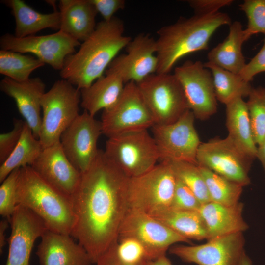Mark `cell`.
I'll use <instances>...</instances> for the list:
<instances>
[{"label": "cell", "mask_w": 265, "mask_h": 265, "mask_svg": "<svg viewBox=\"0 0 265 265\" xmlns=\"http://www.w3.org/2000/svg\"><path fill=\"white\" fill-rule=\"evenodd\" d=\"M30 166L48 184L69 197L81 177L82 173L69 160L60 142L43 149Z\"/></svg>", "instance_id": "19"}, {"label": "cell", "mask_w": 265, "mask_h": 265, "mask_svg": "<svg viewBox=\"0 0 265 265\" xmlns=\"http://www.w3.org/2000/svg\"><path fill=\"white\" fill-rule=\"evenodd\" d=\"M175 176L195 195L201 204L211 202L204 179L197 165L185 161H167Z\"/></svg>", "instance_id": "33"}, {"label": "cell", "mask_w": 265, "mask_h": 265, "mask_svg": "<svg viewBox=\"0 0 265 265\" xmlns=\"http://www.w3.org/2000/svg\"><path fill=\"white\" fill-rule=\"evenodd\" d=\"M104 153L107 159L128 178L148 172L160 159L156 142L147 130L108 138Z\"/></svg>", "instance_id": "7"}, {"label": "cell", "mask_w": 265, "mask_h": 265, "mask_svg": "<svg viewBox=\"0 0 265 265\" xmlns=\"http://www.w3.org/2000/svg\"><path fill=\"white\" fill-rule=\"evenodd\" d=\"M36 254L41 265H91L86 250L69 235L47 230L41 237Z\"/></svg>", "instance_id": "21"}, {"label": "cell", "mask_w": 265, "mask_h": 265, "mask_svg": "<svg viewBox=\"0 0 265 265\" xmlns=\"http://www.w3.org/2000/svg\"><path fill=\"white\" fill-rule=\"evenodd\" d=\"M16 201L38 216L48 230L71 236L76 217L70 197L48 184L30 166L20 168Z\"/></svg>", "instance_id": "4"}, {"label": "cell", "mask_w": 265, "mask_h": 265, "mask_svg": "<svg viewBox=\"0 0 265 265\" xmlns=\"http://www.w3.org/2000/svg\"><path fill=\"white\" fill-rule=\"evenodd\" d=\"M80 44V41L60 30L51 34L23 38L5 33L0 38V50L33 54L45 64L60 71L66 58L75 53L76 48Z\"/></svg>", "instance_id": "13"}, {"label": "cell", "mask_w": 265, "mask_h": 265, "mask_svg": "<svg viewBox=\"0 0 265 265\" xmlns=\"http://www.w3.org/2000/svg\"><path fill=\"white\" fill-rule=\"evenodd\" d=\"M117 252L122 261L131 264H145L151 260L144 247L132 238L118 239Z\"/></svg>", "instance_id": "37"}, {"label": "cell", "mask_w": 265, "mask_h": 265, "mask_svg": "<svg viewBox=\"0 0 265 265\" xmlns=\"http://www.w3.org/2000/svg\"><path fill=\"white\" fill-rule=\"evenodd\" d=\"M195 117L188 110L174 123L155 124L152 128L161 161H185L198 165L196 156L201 144L194 127Z\"/></svg>", "instance_id": "11"}, {"label": "cell", "mask_w": 265, "mask_h": 265, "mask_svg": "<svg viewBox=\"0 0 265 265\" xmlns=\"http://www.w3.org/2000/svg\"><path fill=\"white\" fill-rule=\"evenodd\" d=\"M13 128L10 132L0 134V164L10 156L17 146L23 131L25 121L13 119Z\"/></svg>", "instance_id": "38"}, {"label": "cell", "mask_w": 265, "mask_h": 265, "mask_svg": "<svg viewBox=\"0 0 265 265\" xmlns=\"http://www.w3.org/2000/svg\"><path fill=\"white\" fill-rule=\"evenodd\" d=\"M183 89L189 109L201 120L217 111V103L211 71L200 61L187 60L174 74Z\"/></svg>", "instance_id": "14"}, {"label": "cell", "mask_w": 265, "mask_h": 265, "mask_svg": "<svg viewBox=\"0 0 265 265\" xmlns=\"http://www.w3.org/2000/svg\"><path fill=\"white\" fill-rule=\"evenodd\" d=\"M20 168L14 170L0 186V214L9 219L17 205L16 194Z\"/></svg>", "instance_id": "36"}, {"label": "cell", "mask_w": 265, "mask_h": 265, "mask_svg": "<svg viewBox=\"0 0 265 265\" xmlns=\"http://www.w3.org/2000/svg\"><path fill=\"white\" fill-rule=\"evenodd\" d=\"M226 106L228 136L256 159L257 145L254 139L246 102L243 98L238 97Z\"/></svg>", "instance_id": "27"}, {"label": "cell", "mask_w": 265, "mask_h": 265, "mask_svg": "<svg viewBox=\"0 0 265 265\" xmlns=\"http://www.w3.org/2000/svg\"><path fill=\"white\" fill-rule=\"evenodd\" d=\"M45 65L37 58L7 50H0V74L14 81L29 80L32 72Z\"/></svg>", "instance_id": "32"}, {"label": "cell", "mask_w": 265, "mask_h": 265, "mask_svg": "<svg viewBox=\"0 0 265 265\" xmlns=\"http://www.w3.org/2000/svg\"><path fill=\"white\" fill-rule=\"evenodd\" d=\"M232 24L225 13L196 14L181 17L175 23L162 26L157 31V74H168L182 58L193 53L208 49L209 40L220 27Z\"/></svg>", "instance_id": "3"}, {"label": "cell", "mask_w": 265, "mask_h": 265, "mask_svg": "<svg viewBox=\"0 0 265 265\" xmlns=\"http://www.w3.org/2000/svg\"><path fill=\"white\" fill-rule=\"evenodd\" d=\"M145 265H173V264L166 255H163L156 259L147 261Z\"/></svg>", "instance_id": "45"}, {"label": "cell", "mask_w": 265, "mask_h": 265, "mask_svg": "<svg viewBox=\"0 0 265 265\" xmlns=\"http://www.w3.org/2000/svg\"><path fill=\"white\" fill-rule=\"evenodd\" d=\"M265 72V35L262 47L258 53L246 64L239 74L248 82L252 81L258 74Z\"/></svg>", "instance_id": "40"}, {"label": "cell", "mask_w": 265, "mask_h": 265, "mask_svg": "<svg viewBox=\"0 0 265 265\" xmlns=\"http://www.w3.org/2000/svg\"><path fill=\"white\" fill-rule=\"evenodd\" d=\"M201 205L194 193L182 181L177 178L171 207L183 210L199 211Z\"/></svg>", "instance_id": "39"}, {"label": "cell", "mask_w": 265, "mask_h": 265, "mask_svg": "<svg viewBox=\"0 0 265 265\" xmlns=\"http://www.w3.org/2000/svg\"><path fill=\"white\" fill-rule=\"evenodd\" d=\"M238 265H253L252 261L245 252Z\"/></svg>", "instance_id": "47"}, {"label": "cell", "mask_w": 265, "mask_h": 265, "mask_svg": "<svg viewBox=\"0 0 265 265\" xmlns=\"http://www.w3.org/2000/svg\"><path fill=\"white\" fill-rule=\"evenodd\" d=\"M45 88V84L39 77L22 82L5 77L0 82V90L15 101L19 113L38 139L42 122L41 101Z\"/></svg>", "instance_id": "20"}, {"label": "cell", "mask_w": 265, "mask_h": 265, "mask_svg": "<svg viewBox=\"0 0 265 265\" xmlns=\"http://www.w3.org/2000/svg\"><path fill=\"white\" fill-rule=\"evenodd\" d=\"M138 241L147 251L151 260L162 255L177 243L191 240L177 233L151 215L129 209L120 228L118 238Z\"/></svg>", "instance_id": "12"}, {"label": "cell", "mask_w": 265, "mask_h": 265, "mask_svg": "<svg viewBox=\"0 0 265 265\" xmlns=\"http://www.w3.org/2000/svg\"><path fill=\"white\" fill-rule=\"evenodd\" d=\"M229 26L226 38L208 52L207 62L239 74L246 64L242 46L247 40L240 22L235 21Z\"/></svg>", "instance_id": "26"}, {"label": "cell", "mask_w": 265, "mask_h": 265, "mask_svg": "<svg viewBox=\"0 0 265 265\" xmlns=\"http://www.w3.org/2000/svg\"><path fill=\"white\" fill-rule=\"evenodd\" d=\"M124 32L123 22L115 16L99 22L79 49L66 58L61 78L79 90L89 87L132 40Z\"/></svg>", "instance_id": "2"}, {"label": "cell", "mask_w": 265, "mask_h": 265, "mask_svg": "<svg viewBox=\"0 0 265 265\" xmlns=\"http://www.w3.org/2000/svg\"><path fill=\"white\" fill-rule=\"evenodd\" d=\"M80 91L65 80L54 82L41 98L39 140L43 149L60 142L61 134L80 114Z\"/></svg>", "instance_id": "6"}, {"label": "cell", "mask_w": 265, "mask_h": 265, "mask_svg": "<svg viewBox=\"0 0 265 265\" xmlns=\"http://www.w3.org/2000/svg\"><path fill=\"white\" fill-rule=\"evenodd\" d=\"M255 142H265V88H252L246 102Z\"/></svg>", "instance_id": "34"}, {"label": "cell", "mask_w": 265, "mask_h": 265, "mask_svg": "<svg viewBox=\"0 0 265 265\" xmlns=\"http://www.w3.org/2000/svg\"><path fill=\"white\" fill-rule=\"evenodd\" d=\"M137 84L155 124L174 123L190 110L182 86L174 74L155 73Z\"/></svg>", "instance_id": "8"}, {"label": "cell", "mask_w": 265, "mask_h": 265, "mask_svg": "<svg viewBox=\"0 0 265 265\" xmlns=\"http://www.w3.org/2000/svg\"><path fill=\"white\" fill-rule=\"evenodd\" d=\"M1 2L11 10L16 23L15 36L23 38L46 28L59 30L60 14L54 10L51 13H41L21 0H3Z\"/></svg>", "instance_id": "25"}, {"label": "cell", "mask_w": 265, "mask_h": 265, "mask_svg": "<svg viewBox=\"0 0 265 265\" xmlns=\"http://www.w3.org/2000/svg\"><path fill=\"white\" fill-rule=\"evenodd\" d=\"M198 167L206 183L211 201L227 206L239 202L243 191L242 186L206 167Z\"/></svg>", "instance_id": "31"}, {"label": "cell", "mask_w": 265, "mask_h": 265, "mask_svg": "<svg viewBox=\"0 0 265 265\" xmlns=\"http://www.w3.org/2000/svg\"><path fill=\"white\" fill-rule=\"evenodd\" d=\"M59 30L79 41L83 42L94 31L98 12L90 0H61Z\"/></svg>", "instance_id": "23"}, {"label": "cell", "mask_w": 265, "mask_h": 265, "mask_svg": "<svg viewBox=\"0 0 265 265\" xmlns=\"http://www.w3.org/2000/svg\"><path fill=\"white\" fill-rule=\"evenodd\" d=\"M102 134L101 121L84 110L61 134L60 143L64 154L81 173L96 157L99 150L97 142Z\"/></svg>", "instance_id": "15"}, {"label": "cell", "mask_w": 265, "mask_h": 265, "mask_svg": "<svg viewBox=\"0 0 265 265\" xmlns=\"http://www.w3.org/2000/svg\"><path fill=\"white\" fill-rule=\"evenodd\" d=\"M126 53L116 56L107 69L118 75L126 84L139 83L157 72L158 60L156 40L150 35L141 33L126 47Z\"/></svg>", "instance_id": "17"}, {"label": "cell", "mask_w": 265, "mask_h": 265, "mask_svg": "<svg viewBox=\"0 0 265 265\" xmlns=\"http://www.w3.org/2000/svg\"><path fill=\"white\" fill-rule=\"evenodd\" d=\"M204 65L212 74L217 100L226 105L237 98L248 97L253 87L240 74L208 62L204 63Z\"/></svg>", "instance_id": "30"}, {"label": "cell", "mask_w": 265, "mask_h": 265, "mask_svg": "<svg viewBox=\"0 0 265 265\" xmlns=\"http://www.w3.org/2000/svg\"><path fill=\"white\" fill-rule=\"evenodd\" d=\"M10 224L8 219H2L0 221V252L2 253L3 248L6 244L7 239L5 238V231Z\"/></svg>", "instance_id": "44"}, {"label": "cell", "mask_w": 265, "mask_h": 265, "mask_svg": "<svg viewBox=\"0 0 265 265\" xmlns=\"http://www.w3.org/2000/svg\"><path fill=\"white\" fill-rule=\"evenodd\" d=\"M128 178L99 149L70 196L76 217L71 236L86 250L93 264L118 241L129 209Z\"/></svg>", "instance_id": "1"}, {"label": "cell", "mask_w": 265, "mask_h": 265, "mask_svg": "<svg viewBox=\"0 0 265 265\" xmlns=\"http://www.w3.org/2000/svg\"><path fill=\"white\" fill-rule=\"evenodd\" d=\"M239 6L247 18L244 29L246 39L258 33L265 35V0H245Z\"/></svg>", "instance_id": "35"}, {"label": "cell", "mask_w": 265, "mask_h": 265, "mask_svg": "<svg viewBox=\"0 0 265 265\" xmlns=\"http://www.w3.org/2000/svg\"><path fill=\"white\" fill-rule=\"evenodd\" d=\"M243 233L208 240L195 245H173L169 253L183 261L197 265H238L244 254Z\"/></svg>", "instance_id": "16"}, {"label": "cell", "mask_w": 265, "mask_h": 265, "mask_svg": "<svg viewBox=\"0 0 265 265\" xmlns=\"http://www.w3.org/2000/svg\"><path fill=\"white\" fill-rule=\"evenodd\" d=\"M195 14L207 15L219 12L221 8L233 3V0H188L186 1Z\"/></svg>", "instance_id": "41"}, {"label": "cell", "mask_w": 265, "mask_h": 265, "mask_svg": "<svg viewBox=\"0 0 265 265\" xmlns=\"http://www.w3.org/2000/svg\"><path fill=\"white\" fill-rule=\"evenodd\" d=\"M98 13L103 17L104 20L108 21L115 16L117 11L123 9L126 5L124 0H90Z\"/></svg>", "instance_id": "42"}, {"label": "cell", "mask_w": 265, "mask_h": 265, "mask_svg": "<svg viewBox=\"0 0 265 265\" xmlns=\"http://www.w3.org/2000/svg\"><path fill=\"white\" fill-rule=\"evenodd\" d=\"M103 134L108 138L122 133L151 128L155 122L135 82L125 84L121 95L111 106L103 110Z\"/></svg>", "instance_id": "10"}, {"label": "cell", "mask_w": 265, "mask_h": 265, "mask_svg": "<svg viewBox=\"0 0 265 265\" xmlns=\"http://www.w3.org/2000/svg\"><path fill=\"white\" fill-rule=\"evenodd\" d=\"M118 241L105 252L97 261L96 265H145V264H131L122 261L117 252Z\"/></svg>", "instance_id": "43"}, {"label": "cell", "mask_w": 265, "mask_h": 265, "mask_svg": "<svg viewBox=\"0 0 265 265\" xmlns=\"http://www.w3.org/2000/svg\"><path fill=\"white\" fill-rule=\"evenodd\" d=\"M151 216L190 240L208 238L206 224L198 211L170 207Z\"/></svg>", "instance_id": "28"}, {"label": "cell", "mask_w": 265, "mask_h": 265, "mask_svg": "<svg viewBox=\"0 0 265 265\" xmlns=\"http://www.w3.org/2000/svg\"><path fill=\"white\" fill-rule=\"evenodd\" d=\"M177 178L170 164L161 161L137 177L129 178L128 207L150 215L171 207Z\"/></svg>", "instance_id": "5"}, {"label": "cell", "mask_w": 265, "mask_h": 265, "mask_svg": "<svg viewBox=\"0 0 265 265\" xmlns=\"http://www.w3.org/2000/svg\"><path fill=\"white\" fill-rule=\"evenodd\" d=\"M243 206L240 202L231 206L212 201L202 204L198 212L207 227V240L247 230L249 226L243 217Z\"/></svg>", "instance_id": "22"}, {"label": "cell", "mask_w": 265, "mask_h": 265, "mask_svg": "<svg viewBox=\"0 0 265 265\" xmlns=\"http://www.w3.org/2000/svg\"><path fill=\"white\" fill-rule=\"evenodd\" d=\"M105 73L89 87L80 90L81 106L94 117L99 110L108 108L116 102L125 85L115 72L106 69Z\"/></svg>", "instance_id": "24"}, {"label": "cell", "mask_w": 265, "mask_h": 265, "mask_svg": "<svg viewBox=\"0 0 265 265\" xmlns=\"http://www.w3.org/2000/svg\"><path fill=\"white\" fill-rule=\"evenodd\" d=\"M196 159L198 166L243 187L251 183L249 172L255 159L228 136L224 139L215 137L201 143Z\"/></svg>", "instance_id": "9"}, {"label": "cell", "mask_w": 265, "mask_h": 265, "mask_svg": "<svg viewBox=\"0 0 265 265\" xmlns=\"http://www.w3.org/2000/svg\"><path fill=\"white\" fill-rule=\"evenodd\" d=\"M11 228L5 265H29L35 240L48 230L43 221L29 209L17 204L8 219Z\"/></svg>", "instance_id": "18"}, {"label": "cell", "mask_w": 265, "mask_h": 265, "mask_svg": "<svg viewBox=\"0 0 265 265\" xmlns=\"http://www.w3.org/2000/svg\"><path fill=\"white\" fill-rule=\"evenodd\" d=\"M43 148L39 139L25 122L20 139L10 156L0 165V183L15 169L31 166L40 155Z\"/></svg>", "instance_id": "29"}, {"label": "cell", "mask_w": 265, "mask_h": 265, "mask_svg": "<svg viewBox=\"0 0 265 265\" xmlns=\"http://www.w3.org/2000/svg\"><path fill=\"white\" fill-rule=\"evenodd\" d=\"M256 158L261 162L265 175V142L257 145Z\"/></svg>", "instance_id": "46"}]
</instances>
